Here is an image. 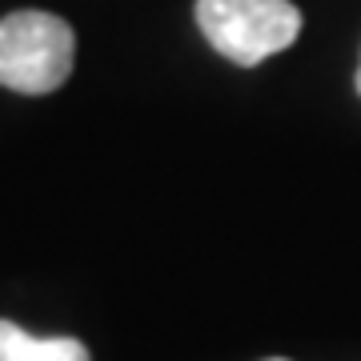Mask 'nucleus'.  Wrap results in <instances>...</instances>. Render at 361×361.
Masks as SVG:
<instances>
[{
    "mask_svg": "<svg viewBox=\"0 0 361 361\" xmlns=\"http://www.w3.org/2000/svg\"><path fill=\"white\" fill-rule=\"evenodd\" d=\"M77 37L73 25L44 8L0 16V85L25 97L56 92L73 77Z\"/></svg>",
    "mask_w": 361,
    "mask_h": 361,
    "instance_id": "1",
    "label": "nucleus"
},
{
    "mask_svg": "<svg viewBox=\"0 0 361 361\" xmlns=\"http://www.w3.org/2000/svg\"><path fill=\"white\" fill-rule=\"evenodd\" d=\"M357 92H361V61H357Z\"/></svg>",
    "mask_w": 361,
    "mask_h": 361,
    "instance_id": "4",
    "label": "nucleus"
},
{
    "mask_svg": "<svg viewBox=\"0 0 361 361\" xmlns=\"http://www.w3.org/2000/svg\"><path fill=\"white\" fill-rule=\"evenodd\" d=\"M0 361H92L77 337H37L0 317Z\"/></svg>",
    "mask_w": 361,
    "mask_h": 361,
    "instance_id": "3",
    "label": "nucleus"
},
{
    "mask_svg": "<svg viewBox=\"0 0 361 361\" xmlns=\"http://www.w3.org/2000/svg\"><path fill=\"white\" fill-rule=\"evenodd\" d=\"M265 361H289V357H265Z\"/></svg>",
    "mask_w": 361,
    "mask_h": 361,
    "instance_id": "5",
    "label": "nucleus"
},
{
    "mask_svg": "<svg viewBox=\"0 0 361 361\" xmlns=\"http://www.w3.org/2000/svg\"><path fill=\"white\" fill-rule=\"evenodd\" d=\"M197 28L225 61L253 68L301 37V13L293 0H197Z\"/></svg>",
    "mask_w": 361,
    "mask_h": 361,
    "instance_id": "2",
    "label": "nucleus"
}]
</instances>
